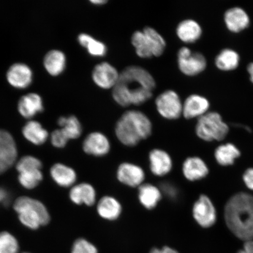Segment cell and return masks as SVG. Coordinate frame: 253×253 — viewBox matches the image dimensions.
Here are the masks:
<instances>
[{"label": "cell", "instance_id": "obj_36", "mask_svg": "<svg viewBox=\"0 0 253 253\" xmlns=\"http://www.w3.org/2000/svg\"><path fill=\"white\" fill-rule=\"evenodd\" d=\"M160 189L162 194L164 193L168 197L173 199L178 195V191L175 186L169 183H164Z\"/></svg>", "mask_w": 253, "mask_h": 253}, {"label": "cell", "instance_id": "obj_27", "mask_svg": "<svg viewBox=\"0 0 253 253\" xmlns=\"http://www.w3.org/2000/svg\"><path fill=\"white\" fill-rule=\"evenodd\" d=\"M240 152L235 145L231 143L221 144L214 151L215 159L219 165L224 167L233 165Z\"/></svg>", "mask_w": 253, "mask_h": 253}, {"label": "cell", "instance_id": "obj_37", "mask_svg": "<svg viewBox=\"0 0 253 253\" xmlns=\"http://www.w3.org/2000/svg\"><path fill=\"white\" fill-rule=\"evenodd\" d=\"M243 181L248 189L253 191V169H247L243 174Z\"/></svg>", "mask_w": 253, "mask_h": 253}, {"label": "cell", "instance_id": "obj_6", "mask_svg": "<svg viewBox=\"0 0 253 253\" xmlns=\"http://www.w3.org/2000/svg\"><path fill=\"white\" fill-rule=\"evenodd\" d=\"M195 131L205 141H219L226 137L229 128L219 113L210 112L198 119Z\"/></svg>", "mask_w": 253, "mask_h": 253}, {"label": "cell", "instance_id": "obj_9", "mask_svg": "<svg viewBox=\"0 0 253 253\" xmlns=\"http://www.w3.org/2000/svg\"><path fill=\"white\" fill-rule=\"evenodd\" d=\"M193 216L196 221L204 228L214 225L217 219L216 209L213 202L207 195H202L195 202L192 209Z\"/></svg>", "mask_w": 253, "mask_h": 253}, {"label": "cell", "instance_id": "obj_26", "mask_svg": "<svg viewBox=\"0 0 253 253\" xmlns=\"http://www.w3.org/2000/svg\"><path fill=\"white\" fill-rule=\"evenodd\" d=\"M240 60V55L235 50L224 49L215 58V65L220 71H232L238 68Z\"/></svg>", "mask_w": 253, "mask_h": 253}, {"label": "cell", "instance_id": "obj_29", "mask_svg": "<svg viewBox=\"0 0 253 253\" xmlns=\"http://www.w3.org/2000/svg\"><path fill=\"white\" fill-rule=\"evenodd\" d=\"M58 125L61 126V131L68 140L81 137L82 127L80 122L75 116L61 117L58 119Z\"/></svg>", "mask_w": 253, "mask_h": 253}, {"label": "cell", "instance_id": "obj_19", "mask_svg": "<svg viewBox=\"0 0 253 253\" xmlns=\"http://www.w3.org/2000/svg\"><path fill=\"white\" fill-rule=\"evenodd\" d=\"M97 212L103 219L116 220L122 213V206L115 198L105 196L98 202Z\"/></svg>", "mask_w": 253, "mask_h": 253}, {"label": "cell", "instance_id": "obj_16", "mask_svg": "<svg viewBox=\"0 0 253 253\" xmlns=\"http://www.w3.org/2000/svg\"><path fill=\"white\" fill-rule=\"evenodd\" d=\"M7 79L11 86L18 88H24L31 84L33 72L29 66L24 63H15L8 69Z\"/></svg>", "mask_w": 253, "mask_h": 253}, {"label": "cell", "instance_id": "obj_23", "mask_svg": "<svg viewBox=\"0 0 253 253\" xmlns=\"http://www.w3.org/2000/svg\"><path fill=\"white\" fill-rule=\"evenodd\" d=\"M50 175L57 184L62 187H70L77 181L75 170L62 164H56L50 169Z\"/></svg>", "mask_w": 253, "mask_h": 253}, {"label": "cell", "instance_id": "obj_30", "mask_svg": "<svg viewBox=\"0 0 253 253\" xmlns=\"http://www.w3.org/2000/svg\"><path fill=\"white\" fill-rule=\"evenodd\" d=\"M80 45L86 48L89 54L93 56L102 57L106 54L105 44L94 39L87 34H81L78 38Z\"/></svg>", "mask_w": 253, "mask_h": 253}, {"label": "cell", "instance_id": "obj_39", "mask_svg": "<svg viewBox=\"0 0 253 253\" xmlns=\"http://www.w3.org/2000/svg\"><path fill=\"white\" fill-rule=\"evenodd\" d=\"M150 253H179L172 248H169V247H164L162 249H158L157 248L151 250Z\"/></svg>", "mask_w": 253, "mask_h": 253}, {"label": "cell", "instance_id": "obj_42", "mask_svg": "<svg viewBox=\"0 0 253 253\" xmlns=\"http://www.w3.org/2000/svg\"><path fill=\"white\" fill-rule=\"evenodd\" d=\"M247 70H248L250 75V79H251V81L253 84V62L249 63L248 66V69H247Z\"/></svg>", "mask_w": 253, "mask_h": 253}, {"label": "cell", "instance_id": "obj_5", "mask_svg": "<svg viewBox=\"0 0 253 253\" xmlns=\"http://www.w3.org/2000/svg\"><path fill=\"white\" fill-rule=\"evenodd\" d=\"M131 43L137 55L144 59L162 55L166 47L165 40L151 27H145L142 31H135L132 34Z\"/></svg>", "mask_w": 253, "mask_h": 253}, {"label": "cell", "instance_id": "obj_7", "mask_svg": "<svg viewBox=\"0 0 253 253\" xmlns=\"http://www.w3.org/2000/svg\"><path fill=\"white\" fill-rule=\"evenodd\" d=\"M178 63L182 74L194 77L204 72L207 66V59L200 52H192L187 47H182L178 52Z\"/></svg>", "mask_w": 253, "mask_h": 253}, {"label": "cell", "instance_id": "obj_11", "mask_svg": "<svg viewBox=\"0 0 253 253\" xmlns=\"http://www.w3.org/2000/svg\"><path fill=\"white\" fill-rule=\"evenodd\" d=\"M94 84L104 89L113 88L118 83L120 73L108 62H102L97 65L92 72Z\"/></svg>", "mask_w": 253, "mask_h": 253}, {"label": "cell", "instance_id": "obj_40", "mask_svg": "<svg viewBox=\"0 0 253 253\" xmlns=\"http://www.w3.org/2000/svg\"><path fill=\"white\" fill-rule=\"evenodd\" d=\"M243 250L246 253H253V240L245 242Z\"/></svg>", "mask_w": 253, "mask_h": 253}, {"label": "cell", "instance_id": "obj_34", "mask_svg": "<svg viewBox=\"0 0 253 253\" xmlns=\"http://www.w3.org/2000/svg\"><path fill=\"white\" fill-rule=\"evenodd\" d=\"M72 253H97V250L92 243L84 239H79L74 243Z\"/></svg>", "mask_w": 253, "mask_h": 253}, {"label": "cell", "instance_id": "obj_18", "mask_svg": "<svg viewBox=\"0 0 253 253\" xmlns=\"http://www.w3.org/2000/svg\"><path fill=\"white\" fill-rule=\"evenodd\" d=\"M69 197L75 204H84L91 207L96 203V192L90 183L83 182L73 186L69 193Z\"/></svg>", "mask_w": 253, "mask_h": 253}, {"label": "cell", "instance_id": "obj_28", "mask_svg": "<svg viewBox=\"0 0 253 253\" xmlns=\"http://www.w3.org/2000/svg\"><path fill=\"white\" fill-rule=\"evenodd\" d=\"M23 133L27 140L35 145H41L45 142L48 137V133L39 122L31 121L25 125Z\"/></svg>", "mask_w": 253, "mask_h": 253}, {"label": "cell", "instance_id": "obj_13", "mask_svg": "<svg viewBox=\"0 0 253 253\" xmlns=\"http://www.w3.org/2000/svg\"><path fill=\"white\" fill-rule=\"evenodd\" d=\"M210 103L207 98L199 94H192L183 103L182 115L186 119L199 118L210 109Z\"/></svg>", "mask_w": 253, "mask_h": 253}, {"label": "cell", "instance_id": "obj_35", "mask_svg": "<svg viewBox=\"0 0 253 253\" xmlns=\"http://www.w3.org/2000/svg\"><path fill=\"white\" fill-rule=\"evenodd\" d=\"M69 140L63 133L61 129H56L51 135V142L53 146L56 148H63L67 144Z\"/></svg>", "mask_w": 253, "mask_h": 253}, {"label": "cell", "instance_id": "obj_2", "mask_svg": "<svg viewBox=\"0 0 253 253\" xmlns=\"http://www.w3.org/2000/svg\"><path fill=\"white\" fill-rule=\"evenodd\" d=\"M224 219L237 238L253 240V196L240 192L231 197L224 208Z\"/></svg>", "mask_w": 253, "mask_h": 253}, {"label": "cell", "instance_id": "obj_45", "mask_svg": "<svg viewBox=\"0 0 253 253\" xmlns=\"http://www.w3.org/2000/svg\"></svg>", "mask_w": 253, "mask_h": 253}, {"label": "cell", "instance_id": "obj_33", "mask_svg": "<svg viewBox=\"0 0 253 253\" xmlns=\"http://www.w3.org/2000/svg\"><path fill=\"white\" fill-rule=\"evenodd\" d=\"M42 163L36 157L33 156H25L21 158L17 164V169L19 173L30 170H41Z\"/></svg>", "mask_w": 253, "mask_h": 253}, {"label": "cell", "instance_id": "obj_1", "mask_svg": "<svg viewBox=\"0 0 253 253\" xmlns=\"http://www.w3.org/2000/svg\"><path fill=\"white\" fill-rule=\"evenodd\" d=\"M156 81L149 72L138 66H129L121 73L113 87L112 96L120 106L141 105L150 100Z\"/></svg>", "mask_w": 253, "mask_h": 253}, {"label": "cell", "instance_id": "obj_10", "mask_svg": "<svg viewBox=\"0 0 253 253\" xmlns=\"http://www.w3.org/2000/svg\"><path fill=\"white\" fill-rule=\"evenodd\" d=\"M117 178L119 181L129 187H139L143 184L145 173L143 169L136 164L123 163L117 170Z\"/></svg>", "mask_w": 253, "mask_h": 253}, {"label": "cell", "instance_id": "obj_41", "mask_svg": "<svg viewBox=\"0 0 253 253\" xmlns=\"http://www.w3.org/2000/svg\"><path fill=\"white\" fill-rule=\"evenodd\" d=\"M9 167H10L9 166L8 164L0 157V174L5 172Z\"/></svg>", "mask_w": 253, "mask_h": 253}, {"label": "cell", "instance_id": "obj_14", "mask_svg": "<svg viewBox=\"0 0 253 253\" xmlns=\"http://www.w3.org/2000/svg\"><path fill=\"white\" fill-rule=\"evenodd\" d=\"M150 169L154 175L164 176L172 169L173 162L170 155L166 151L154 149L149 154Z\"/></svg>", "mask_w": 253, "mask_h": 253}, {"label": "cell", "instance_id": "obj_20", "mask_svg": "<svg viewBox=\"0 0 253 253\" xmlns=\"http://www.w3.org/2000/svg\"><path fill=\"white\" fill-rule=\"evenodd\" d=\"M138 197L140 204L148 210L156 208L163 197L161 189L151 183H143L138 187Z\"/></svg>", "mask_w": 253, "mask_h": 253}, {"label": "cell", "instance_id": "obj_4", "mask_svg": "<svg viewBox=\"0 0 253 253\" xmlns=\"http://www.w3.org/2000/svg\"><path fill=\"white\" fill-rule=\"evenodd\" d=\"M14 209L21 222L31 229H39L49 222L50 216L46 208L36 199L27 197L19 198L15 202Z\"/></svg>", "mask_w": 253, "mask_h": 253}, {"label": "cell", "instance_id": "obj_32", "mask_svg": "<svg viewBox=\"0 0 253 253\" xmlns=\"http://www.w3.org/2000/svg\"><path fill=\"white\" fill-rule=\"evenodd\" d=\"M19 245L17 239L7 232L0 233V253H18Z\"/></svg>", "mask_w": 253, "mask_h": 253}, {"label": "cell", "instance_id": "obj_25", "mask_svg": "<svg viewBox=\"0 0 253 253\" xmlns=\"http://www.w3.org/2000/svg\"><path fill=\"white\" fill-rule=\"evenodd\" d=\"M44 66L47 72L52 76H58L64 71L66 59L61 50H52L47 52L43 60Z\"/></svg>", "mask_w": 253, "mask_h": 253}, {"label": "cell", "instance_id": "obj_22", "mask_svg": "<svg viewBox=\"0 0 253 253\" xmlns=\"http://www.w3.org/2000/svg\"><path fill=\"white\" fill-rule=\"evenodd\" d=\"M176 33L179 39L182 42L194 43L200 39L202 35V29L197 21L187 19L178 24Z\"/></svg>", "mask_w": 253, "mask_h": 253}, {"label": "cell", "instance_id": "obj_38", "mask_svg": "<svg viewBox=\"0 0 253 253\" xmlns=\"http://www.w3.org/2000/svg\"><path fill=\"white\" fill-rule=\"evenodd\" d=\"M9 194L8 192L4 188L0 187V204L8 206L9 204Z\"/></svg>", "mask_w": 253, "mask_h": 253}, {"label": "cell", "instance_id": "obj_31", "mask_svg": "<svg viewBox=\"0 0 253 253\" xmlns=\"http://www.w3.org/2000/svg\"><path fill=\"white\" fill-rule=\"evenodd\" d=\"M43 178L41 170H26L20 173L18 176L19 182L25 188L34 189L39 184Z\"/></svg>", "mask_w": 253, "mask_h": 253}, {"label": "cell", "instance_id": "obj_12", "mask_svg": "<svg viewBox=\"0 0 253 253\" xmlns=\"http://www.w3.org/2000/svg\"><path fill=\"white\" fill-rule=\"evenodd\" d=\"M82 147L85 153L100 157L109 153L111 144L109 138L102 132H93L85 138Z\"/></svg>", "mask_w": 253, "mask_h": 253}, {"label": "cell", "instance_id": "obj_21", "mask_svg": "<svg viewBox=\"0 0 253 253\" xmlns=\"http://www.w3.org/2000/svg\"><path fill=\"white\" fill-rule=\"evenodd\" d=\"M19 112L25 118L30 119L43 110L42 98L36 93H29L21 98L18 102Z\"/></svg>", "mask_w": 253, "mask_h": 253}, {"label": "cell", "instance_id": "obj_43", "mask_svg": "<svg viewBox=\"0 0 253 253\" xmlns=\"http://www.w3.org/2000/svg\"><path fill=\"white\" fill-rule=\"evenodd\" d=\"M90 2L94 5H103L106 4L107 1L106 0H92Z\"/></svg>", "mask_w": 253, "mask_h": 253}, {"label": "cell", "instance_id": "obj_44", "mask_svg": "<svg viewBox=\"0 0 253 253\" xmlns=\"http://www.w3.org/2000/svg\"><path fill=\"white\" fill-rule=\"evenodd\" d=\"M237 253H246L244 251H243V250H242V251H240Z\"/></svg>", "mask_w": 253, "mask_h": 253}, {"label": "cell", "instance_id": "obj_8", "mask_svg": "<svg viewBox=\"0 0 253 253\" xmlns=\"http://www.w3.org/2000/svg\"><path fill=\"white\" fill-rule=\"evenodd\" d=\"M156 104L158 113L166 119H178L182 115L183 103L175 91L169 90L160 94Z\"/></svg>", "mask_w": 253, "mask_h": 253}, {"label": "cell", "instance_id": "obj_17", "mask_svg": "<svg viewBox=\"0 0 253 253\" xmlns=\"http://www.w3.org/2000/svg\"><path fill=\"white\" fill-rule=\"evenodd\" d=\"M182 172L188 181H195L205 178L209 173V169L201 158L191 157L186 158L183 162Z\"/></svg>", "mask_w": 253, "mask_h": 253}, {"label": "cell", "instance_id": "obj_3", "mask_svg": "<svg viewBox=\"0 0 253 253\" xmlns=\"http://www.w3.org/2000/svg\"><path fill=\"white\" fill-rule=\"evenodd\" d=\"M153 126L144 113L137 110L126 111L115 126V134L122 144L134 147L150 137Z\"/></svg>", "mask_w": 253, "mask_h": 253}, {"label": "cell", "instance_id": "obj_24", "mask_svg": "<svg viewBox=\"0 0 253 253\" xmlns=\"http://www.w3.org/2000/svg\"><path fill=\"white\" fill-rule=\"evenodd\" d=\"M0 157L9 167L13 165L17 157V149L12 135L7 131L0 129Z\"/></svg>", "mask_w": 253, "mask_h": 253}, {"label": "cell", "instance_id": "obj_15", "mask_svg": "<svg viewBox=\"0 0 253 253\" xmlns=\"http://www.w3.org/2000/svg\"><path fill=\"white\" fill-rule=\"evenodd\" d=\"M226 27L233 33H239L249 27L251 20L245 9L240 7L231 8L224 15Z\"/></svg>", "mask_w": 253, "mask_h": 253}]
</instances>
